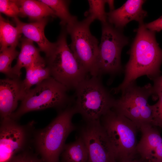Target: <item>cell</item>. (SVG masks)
Listing matches in <instances>:
<instances>
[{
  "label": "cell",
  "mask_w": 162,
  "mask_h": 162,
  "mask_svg": "<svg viewBox=\"0 0 162 162\" xmlns=\"http://www.w3.org/2000/svg\"><path fill=\"white\" fill-rule=\"evenodd\" d=\"M136 35L127 53L128 61L124 68V79L118 86L112 88L114 94L122 91L138 77L146 76L153 81L161 75L162 49L159 46L155 32L147 29L143 22L139 23Z\"/></svg>",
  "instance_id": "6da1fadb"
},
{
  "label": "cell",
  "mask_w": 162,
  "mask_h": 162,
  "mask_svg": "<svg viewBox=\"0 0 162 162\" xmlns=\"http://www.w3.org/2000/svg\"><path fill=\"white\" fill-rule=\"evenodd\" d=\"M77 113L74 106H68L46 127L35 131L32 143L44 162H59L67 138L76 129L72 119Z\"/></svg>",
  "instance_id": "7a4b0ae2"
},
{
  "label": "cell",
  "mask_w": 162,
  "mask_h": 162,
  "mask_svg": "<svg viewBox=\"0 0 162 162\" xmlns=\"http://www.w3.org/2000/svg\"><path fill=\"white\" fill-rule=\"evenodd\" d=\"M101 125L112 147L116 162L135 158L137 154L136 125L112 109L100 119Z\"/></svg>",
  "instance_id": "3957f363"
},
{
  "label": "cell",
  "mask_w": 162,
  "mask_h": 162,
  "mask_svg": "<svg viewBox=\"0 0 162 162\" xmlns=\"http://www.w3.org/2000/svg\"><path fill=\"white\" fill-rule=\"evenodd\" d=\"M75 89L74 106L86 122L100 120L114 106L116 99L103 85L100 76L86 78Z\"/></svg>",
  "instance_id": "277c9868"
},
{
  "label": "cell",
  "mask_w": 162,
  "mask_h": 162,
  "mask_svg": "<svg viewBox=\"0 0 162 162\" xmlns=\"http://www.w3.org/2000/svg\"><path fill=\"white\" fill-rule=\"evenodd\" d=\"M63 30L47 58V67L51 77L68 89L75 88L86 78L87 74L74 57L67 41Z\"/></svg>",
  "instance_id": "5b68a950"
},
{
  "label": "cell",
  "mask_w": 162,
  "mask_h": 162,
  "mask_svg": "<svg viewBox=\"0 0 162 162\" xmlns=\"http://www.w3.org/2000/svg\"><path fill=\"white\" fill-rule=\"evenodd\" d=\"M68 90L52 77L45 80L27 92L20 106L10 118L17 120L30 112L65 107L70 101L67 94Z\"/></svg>",
  "instance_id": "8992f818"
},
{
  "label": "cell",
  "mask_w": 162,
  "mask_h": 162,
  "mask_svg": "<svg viewBox=\"0 0 162 162\" xmlns=\"http://www.w3.org/2000/svg\"><path fill=\"white\" fill-rule=\"evenodd\" d=\"M121 92L112 109L132 121L139 129L143 124H152V109L148 103L149 98L153 94L152 85L148 83L141 87L135 81Z\"/></svg>",
  "instance_id": "52a82bcc"
},
{
  "label": "cell",
  "mask_w": 162,
  "mask_h": 162,
  "mask_svg": "<svg viewBox=\"0 0 162 162\" xmlns=\"http://www.w3.org/2000/svg\"><path fill=\"white\" fill-rule=\"evenodd\" d=\"M128 43L129 39L122 30L116 28L108 22L102 23L97 61L98 76L103 74L114 76L123 73L121 54L123 48Z\"/></svg>",
  "instance_id": "ba28073f"
},
{
  "label": "cell",
  "mask_w": 162,
  "mask_h": 162,
  "mask_svg": "<svg viewBox=\"0 0 162 162\" xmlns=\"http://www.w3.org/2000/svg\"><path fill=\"white\" fill-rule=\"evenodd\" d=\"M94 21L86 17L67 26L66 31L70 35V48L78 62L92 76H98L97 61L98 50V41L91 34V24Z\"/></svg>",
  "instance_id": "9c48e42d"
},
{
  "label": "cell",
  "mask_w": 162,
  "mask_h": 162,
  "mask_svg": "<svg viewBox=\"0 0 162 162\" xmlns=\"http://www.w3.org/2000/svg\"><path fill=\"white\" fill-rule=\"evenodd\" d=\"M9 118L1 121L0 162H8L16 155L28 150L35 131L32 121L21 124Z\"/></svg>",
  "instance_id": "30bf717a"
},
{
  "label": "cell",
  "mask_w": 162,
  "mask_h": 162,
  "mask_svg": "<svg viewBox=\"0 0 162 162\" xmlns=\"http://www.w3.org/2000/svg\"><path fill=\"white\" fill-rule=\"evenodd\" d=\"M80 136L87 149L88 162H116L100 120L86 122Z\"/></svg>",
  "instance_id": "8fae6325"
},
{
  "label": "cell",
  "mask_w": 162,
  "mask_h": 162,
  "mask_svg": "<svg viewBox=\"0 0 162 162\" xmlns=\"http://www.w3.org/2000/svg\"><path fill=\"white\" fill-rule=\"evenodd\" d=\"M25 95L22 81L19 78L0 80L1 121L11 117L17 107L18 101H22Z\"/></svg>",
  "instance_id": "7c38bea8"
},
{
  "label": "cell",
  "mask_w": 162,
  "mask_h": 162,
  "mask_svg": "<svg viewBox=\"0 0 162 162\" xmlns=\"http://www.w3.org/2000/svg\"><path fill=\"white\" fill-rule=\"evenodd\" d=\"M143 0H129L121 7L107 13V21L115 28L122 30L129 22L135 20L139 23L143 22L147 13L143 9L145 2Z\"/></svg>",
  "instance_id": "4fadbf2b"
},
{
  "label": "cell",
  "mask_w": 162,
  "mask_h": 162,
  "mask_svg": "<svg viewBox=\"0 0 162 162\" xmlns=\"http://www.w3.org/2000/svg\"><path fill=\"white\" fill-rule=\"evenodd\" d=\"M17 27L21 34L26 38L35 42L40 51L44 52L48 57L54 49L56 43H51L44 34V28L47 22V18L30 23L21 21L18 17L14 18Z\"/></svg>",
  "instance_id": "5bb4252c"
},
{
  "label": "cell",
  "mask_w": 162,
  "mask_h": 162,
  "mask_svg": "<svg viewBox=\"0 0 162 162\" xmlns=\"http://www.w3.org/2000/svg\"><path fill=\"white\" fill-rule=\"evenodd\" d=\"M156 127L151 124H145L139 129L142 136L136 149L142 159L147 160L152 159L154 150L162 142V137Z\"/></svg>",
  "instance_id": "9a60e30c"
},
{
  "label": "cell",
  "mask_w": 162,
  "mask_h": 162,
  "mask_svg": "<svg viewBox=\"0 0 162 162\" xmlns=\"http://www.w3.org/2000/svg\"><path fill=\"white\" fill-rule=\"evenodd\" d=\"M33 42L26 38L21 39V50L17 62L12 68L13 73L16 77L20 76L22 68H26L34 63L44 60L40 55V50L34 46Z\"/></svg>",
  "instance_id": "2e32d148"
},
{
  "label": "cell",
  "mask_w": 162,
  "mask_h": 162,
  "mask_svg": "<svg viewBox=\"0 0 162 162\" xmlns=\"http://www.w3.org/2000/svg\"><path fill=\"white\" fill-rule=\"evenodd\" d=\"M20 6V16H27L30 20L36 21L49 16H56L53 10L40 0H18Z\"/></svg>",
  "instance_id": "e0dca14e"
},
{
  "label": "cell",
  "mask_w": 162,
  "mask_h": 162,
  "mask_svg": "<svg viewBox=\"0 0 162 162\" xmlns=\"http://www.w3.org/2000/svg\"><path fill=\"white\" fill-rule=\"evenodd\" d=\"M44 60L34 63L26 68L25 78L22 81L23 89L26 93L34 85H38L51 77L48 68L45 67Z\"/></svg>",
  "instance_id": "ac0fdd59"
},
{
  "label": "cell",
  "mask_w": 162,
  "mask_h": 162,
  "mask_svg": "<svg viewBox=\"0 0 162 162\" xmlns=\"http://www.w3.org/2000/svg\"><path fill=\"white\" fill-rule=\"evenodd\" d=\"M61 162H88L86 147L80 136L73 142L65 144L61 154Z\"/></svg>",
  "instance_id": "d6986e66"
},
{
  "label": "cell",
  "mask_w": 162,
  "mask_h": 162,
  "mask_svg": "<svg viewBox=\"0 0 162 162\" xmlns=\"http://www.w3.org/2000/svg\"><path fill=\"white\" fill-rule=\"evenodd\" d=\"M21 33L17 27L0 16V51L10 46L16 47Z\"/></svg>",
  "instance_id": "ffe728a7"
},
{
  "label": "cell",
  "mask_w": 162,
  "mask_h": 162,
  "mask_svg": "<svg viewBox=\"0 0 162 162\" xmlns=\"http://www.w3.org/2000/svg\"><path fill=\"white\" fill-rule=\"evenodd\" d=\"M54 12L60 20L61 25L65 26L71 25L77 21L76 16L72 15L68 8L70 1L62 0H41Z\"/></svg>",
  "instance_id": "44dd1931"
},
{
  "label": "cell",
  "mask_w": 162,
  "mask_h": 162,
  "mask_svg": "<svg viewBox=\"0 0 162 162\" xmlns=\"http://www.w3.org/2000/svg\"><path fill=\"white\" fill-rule=\"evenodd\" d=\"M19 53L14 46H10L0 51V71L5 74L8 78H18L13 74L11 64Z\"/></svg>",
  "instance_id": "7402d4cb"
},
{
  "label": "cell",
  "mask_w": 162,
  "mask_h": 162,
  "mask_svg": "<svg viewBox=\"0 0 162 162\" xmlns=\"http://www.w3.org/2000/svg\"><path fill=\"white\" fill-rule=\"evenodd\" d=\"M89 9L84 13L86 17H89L94 21L98 20L101 23L107 22V13L105 11V6L106 0H88Z\"/></svg>",
  "instance_id": "603a6c76"
},
{
  "label": "cell",
  "mask_w": 162,
  "mask_h": 162,
  "mask_svg": "<svg viewBox=\"0 0 162 162\" xmlns=\"http://www.w3.org/2000/svg\"><path fill=\"white\" fill-rule=\"evenodd\" d=\"M0 11L14 18L21 16L20 6L18 0H0Z\"/></svg>",
  "instance_id": "cb8c5ba5"
},
{
  "label": "cell",
  "mask_w": 162,
  "mask_h": 162,
  "mask_svg": "<svg viewBox=\"0 0 162 162\" xmlns=\"http://www.w3.org/2000/svg\"><path fill=\"white\" fill-rule=\"evenodd\" d=\"M158 99L154 104L152 105L153 111L152 124L156 127L162 128V92L157 93L153 98Z\"/></svg>",
  "instance_id": "d4e9b609"
},
{
  "label": "cell",
  "mask_w": 162,
  "mask_h": 162,
  "mask_svg": "<svg viewBox=\"0 0 162 162\" xmlns=\"http://www.w3.org/2000/svg\"><path fill=\"white\" fill-rule=\"evenodd\" d=\"M38 155L28 149L16 155L8 162H44Z\"/></svg>",
  "instance_id": "484cf974"
},
{
  "label": "cell",
  "mask_w": 162,
  "mask_h": 162,
  "mask_svg": "<svg viewBox=\"0 0 162 162\" xmlns=\"http://www.w3.org/2000/svg\"><path fill=\"white\" fill-rule=\"evenodd\" d=\"M145 27L148 30L156 32L162 30V16L150 22L145 23Z\"/></svg>",
  "instance_id": "4316f807"
},
{
  "label": "cell",
  "mask_w": 162,
  "mask_h": 162,
  "mask_svg": "<svg viewBox=\"0 0 162 162\" xmlns=\"http://www.w3.org/2000/svg\"><path fill=\"white\" fill-rule=\"evenodd\" d=\"M153 95L152 98L154 97L155 94L158 92H162V75H160L153 81Z\"/></svg>",
  "instance_id": "83f0119b"
},
{
  "label": "cell",
  "mask_w": 162,
  "mask_h": 162,
  "mask_svg": "<svg viewBox=\"0 0 162 162\" xmlns=\"http://www.w3.org/2000/svg\"><path fill=\"white\" fill-rule=\"evenodd\" d=\"M152 159L162 162V142L154 150L153 154Z\"/></svg>",
  "instance_id": "f1b7e54d"
},
{
  "label": "cell",
  "mask_w": 162,
  "mask_h": 162,
  "mask_svg": "<svg viewBox=\"0 0 162 162\" xmlns=\"http://www.w3.org/2000/svg\"><path fill=\"white\" fill-rule=\"evenodd\" d=\"M106 3H107L109 6L110 11L114 10V1L108 0H106Z\"/></svg>",
  "instance_id": "f546056e"
},
{
  "label": "cell",
  "mask_w": 162,
  "mask_h": 162,
  "mask_svg": "<svg viewBox=\"0 0 162 162\" xmlns=\"http://www.w3.org/2000/svg\"><path fill=\"white\" fill-rule=\"evenodd\" d=\"M123 162H150V160H143L141 158L140 159H134L131 160Z\"/></svg>",
  "instance_id": "4dcf8cb0"
},
{
  "label": "cell",
  "mask_w": 162,
  "mask_h": 162,
  "mask_svg": "<svg viewBox=\"0 0 162 162\" xmlns=\"http://www.w3.org/2000/svg\"><path fill=\"white\" fill-rule=\"evenodd\" d=\"M150 160V162H161L158 161L153 159L151 160Z\"/></svg>",
  "instance_id": "1f68e13d"
},
{
  "label": "cell",
  "mask_w": 162,
  "mask_h": 162,
  "mask_svg": "<svg viewBox=\"0 0 162 162\" xmlns=\"http://www.w3.org/2000/svg\"></svg>",
  "instance_id": "d6a6232c"
}]
</instances>
